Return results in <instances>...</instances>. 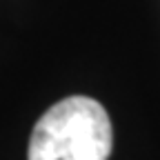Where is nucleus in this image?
<instances>
[{"instance_id":"obj_1","label":"nucleus","mask_w":160,"mask_h":160,"mask_svg":"<svg viewBox=\"0 0 160 160\" xmlns=\"http://www.w3.org/2000/svg\"><path fill=\"white\" fill-rule=\"evenodd\" d=\"M113 131L105 107L87 96L56 102L36 122L29 160H107Z\"/></svg>"}]
</instances>
